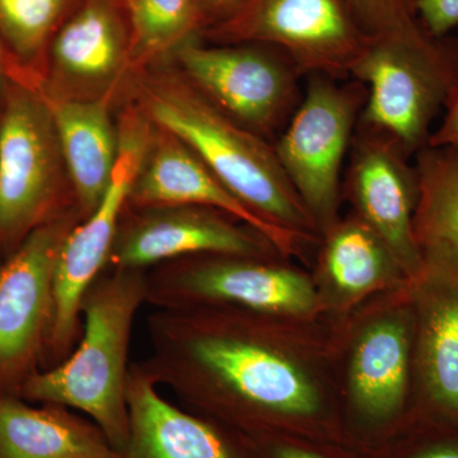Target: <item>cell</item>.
<instances>
[{
    "label": "cell",
    "mask_w": 458,
    "mask_h": 458,
    "mask_svg": "<svg viewBox=\"0 0 458 458\" xmlns=\"http://www.w3.org/2000/svg\"><path fill=\"white\" fill-rule=\"evenodd\" d=\"M131 99L174 135L262 218L309 240L316 229L280 167L273 144L232 122L186 81L170 60L131 77Z\"/></svg>",
    "instance_id": "1"
},
{
    "label": "cell",
    "mask_w": 458,
    "mask_h": 458,
    "mask_svg": "<svg viewBox=\"0 0 458 458\" xmlns=\"http://www.w3.org/2000/svg\"><path fill=\"white\" fill-rule=\"evenodd\" d=\"M146 294L147 270L102 271L84 294L82 333L73 352L62 363L35 373L21 397L80 410L122 452L129 437V349Z\"/></svg>",
    "instance_id": "2"
},
{
    "label": "cell",
    "mask_w": 458,
    "mask_h": 458,
    "mask_svg": "<svg viewBox=\"0 0 458 458\" xmlns=\"http://www.w3.org/2000/svg\"><path fill=\"white\" fill-rule=\"evenodd\" d=\"M351 78L367 90L358 123L414 157L458 86V38L434 36L417 16L409 18L370 36Z\"/></svg>",
    "instance_id": "3"
},
{
    "label": "cell",
    "mask_w": 458,
    "mask_h": 458,
    "mask_svg": "<svg viewBox=\"0 0 458 458\" xmlns=\"http://www.w3.org/2000/svg\"><path fill=\"white\" fill-rule=\"evenodd\" d=\"M74 207L49 104L38 87L12 78L0 116V262Z\"/></svg>",
    "instance_id": "4"
},
{
    "label": "cell",
    "mask_w": 458,
    "mask_h": 458,
    "mask_svg": "<svg viewBox=\"0 0 458 458\" xmlns=\"http://www.w3.org/2000/svg\"><path fill=\"white\" fill-rule=\"evenodd\" d=\"M302 98L273 141L286 180L322 231L337 221L346 159L367 90L358 81L306 77Z\"/></svg>",
    "instance_id": "5"
},
{
    "label": "cell",
    "mask_w": 458,
    "mask_h": 458,
    "mask_svg": "<svg viewBox=\"0 0 458 458\" xmlns=\"http://www.w3.org/2000/svg\"><path fill=\"white\" fill-rule=\"evenodd\" d=\"M116 114L120 148L110 185L98 207L66 237L57 258L53 327L44 369L66 360L80 340L84 294L106 269L120 219L152 134V122L131 99L117 107Z\"/></svg>",
    "instance_id": "6"
},
{
    "label": "cell",
    "mask_w": 458,
    "mask_h": 458,
    "mask_svg": "<svg viewBox=\"0 0 458 458\" xmlns=\"http://www.w3.org/2000/svg\"><path fill=\"white\" fill-rule=\"evenodd\" d=\"M170 62L214 107L270 143L302 98L304 75L270 45L194 38L174 51Z\"/></svg>",
    "instance_id": "7"
},
{
    "label": "cell",
    "mask_w": 458,
    "mask_h": 458,
    "mask_svg": "<svg viewBox=\"0 0 458 458\" xmlns=\"http://www.w3.org/2000/svg\"><path fill=\"white\" fill-rule=\"evenodd\" d=\"M82 221L78 208H72L33 231L0 262V396L21 397L26 382L45 369L57 258Z\"/></svg>",
    "instance_id": "8"
},
{
    "label": "cell",
    "mask_w": 458,
    "mask_h": 458,
    "mask_svg": "<svg viewBox=\"0 0 458 458\" xmlns=\"http://www.w3.org/2000/svg\"><path fill=\"white\" fill-rule=\"evenodd\" d=\"M369 38L352 0H252L201 40L270 45L291 57L304 78L325 74L351 80Z\"/></svg>",
    "instance_id": "9"
},
{
    "label": "cell",
    "mask_w": 458,
    "mask_h": 458,
    "mask_svg": "<svg viewBox=\"0 0 458 458\" xmlns=\"http://www.w3.org/2000/svg\"><path fill=\"white\" fill-rule=\"evenodd\" d=\"M302 274L234 255H198L147 270L146 302L155 309L231 306L250 312L304 313L315 304Z\"/></svg>",
    "instance_id": "10"
},
{
    "label": "cell",
    "mask_w": 458,
    "mask_h": 458,
    "mask_svg": "<svg viewBox=\"0 0 458 458\" xmlns=\"http://www.w3.org/2000/svg\"><path fill=\"white\" fill-rule=\"evenodd\" d=\"M125 0H78L47 50L38 86L47 98L125 101L132 77Z\"/></svg>",
    "instance_id": "11"
},
{
    "label": "cell",
    "mask_w": 458,
    "mask_h": 458,
    "mask_svg": "<svg viewBox=\"0 0 458 458\" xmlns=\"http://www.w3.org/2000/svg\"><path fill=\"white\" fill-rule=\"evenodd\" d=\"M269 251L278 252L260 232L213 208L126 204L106 269L149 270L189 256L261 258Z\"/></svg>",
    "instance_id": "12"
},
{
    "label": "cell",
    "mask_w": 458,
    "mask_h": 458,
    "mask_svg": "<svg viewBox=\"0 0 458 458\" xmlns=\"http://www.w3.org/2000/svg\"><path fill=\"white\" fill-rule=\"evenodd\" d=\"M411 157L393 138L358 123L343 176L357 216L376 232L410 279L423 267L412 228L418 174Z\"/></svg>",
    "instance_id": "13"
},
{
    "label": "cell",
    "mask_w": 458,
    "mask_h": 458,
    "mask_svg": "<svg viewBox=\"0 0 458 458\" xmlns=\"http://www.w3.org/2000/svg\"><path fill=\"white\" fill-rule=\"evenodd\" d=\"M418 426H458V258L424 251L417 278Z\"/></svg>",
    "instance_id": "14"
},
{
    "label": "cell",
    "mask_w": 458,
    "mask_h": 458,
    "mask_svg": "<svg viewBox=\"0 0 458 458\" xmlns=\"http://www.w3.org/2000/svg\"><path fill=\"white\" fill-rule=\"evenodd\" d=\"M128 205L135 208L164 205L213 208L260 232L280 254L297 251L304 241L247 207L216 179L186 144L155 123Z\"/></svg>",
    "instance_id": "15"
},
{
    "label": "cell",
    "mask_w": 458,
    "mask_h": 458,
    "mask_svg": "<svg viewBox=\"0 0 458 458\" xmlns=\"http://www.w3.org/2000/svg\"><path fill=\"white\" fill-rule=\"evenodd\" d=\"M131 363L126 385L129 437L119 458H258L245 434L177 408Z\"/></svg>",
    "instance_id": "16"
},
{
    "label": "cell",
    "mask_w": 458,
    "mask_h": 458,
    "mask_svg": "<svg viewBox=\"0 0 458 458\" xmlns=\"http://www.w3.org/2000/svg\"><path fill=\"white\" fill-rule=\"evenodd\" d=\"M412 327L405 318L377 322L364 331L351 369L354 423L379 436L403 423L411 375Z\"/></svg>",
    "instance_id": "17"
},
{
    "label": "cell",
    "mask_w": 458,
    "mask_h": 458,
    "mask_svg": "<svg viewBox=\"0 0 458 458\" xmlns=\"http://www.w3.org/2000/svg\"><path fill=\"white\" fill-rule=\"evenodd\" d=\"M44 98L53 114L75 204L84 221L104 198L116 165L120 148L117 106L110 99Z\"/></svg>",
    "instance_id": "18"
},
{
    "label": "cell",
    "mask_w": 458,
    "mask_h": 458,
    "mask_svg": "<svg viewBox=\"0 0 458 458\" xmlns=\"http://www.w3.org/2000/svg\"><path fill=\"white\" fill-rule=\"evenodd\" d=\"M0 458H119L101 428L72 409L0 396Z\"/></svg>",
    "instance_id": "19"
},
{
    "label": "cell",
    "mask_w": 458,
    "mask_h": 458,
    "mask_svg": "<svg viewBox=\"0 0 458 458\" xmlns=\"http://www.w3.org/2000/svg\"><path fill=\"white\" fill-rule=\"evenodd\" d=\"M418 201L412 228L421 254L458 258V149L427 146L414 156Z\"/></svg>",
    "instance_id": "20"
},
{
    "label": "cell",
    "mask_w": 458,
    "mask_h": 458,
    "mask_svg": "<svg viewBox=\"0 0 458 458\" xmlns=\"http://www.w3.org/2000/svg\"><path fill=\"white\" fill-rule=\"evenodd\" d=\"M78 0H0V41L12 78L38 87L47 50Z\"/></svg>",
    "instance_id": "21"
},
{
    "label": "cell",
    "mask_w": 458,
    "mask_h": 458,
    "mask_svg": "<svg viewBox=\"0 0 458 458\" xmlns=\"http://www.w3.org/2000/svg\"><path fill=\"white\" fill-rule=\"evenodd\" d=\"M324 232L327 233L325 270L346 293H363L394 276V271H403L384 241L360 216L336 221Z\"/></svg>",
    "instance_id": "22"
},
{
    "label": "cell",
    "mask_w": 458,
    "mask_h": 458,
    "mask_svg": "<svg viewBox=\"0 0 458 458\" xmlns=\"http://www.w3.org/2000/svg\"><path fill=\"white\" fill-rule=\"evenodd\" d=\"M131 18L132 75L168 62L204 32L195 0H125Z\"/></svg>",
    "instance_id": "23"
},
{
    "label": "cell",
    "mask_w": 458,
    "mask_h": 458,
    "mask_svg": "<svg viewBox=\"0 0 458 458\" xmlns=\"http://www.w3.org/2000/svg\"><path fill=\"white\" fill-rule=\"evenodd\" d=\"M391 458H458V426H417Z\"/></svg>",
    "instance_id": "24"
},
{
    "label": "cell",
    "mask_w": 458,
    "mask_h": 458,
    "mask_svg": "<svg viewBox=\"0 0 458 458\" xmlns=\"http://www.w3.org/2000/svg\"><path fill=\"white\" fill-rule=\"evenodd\" d=\"M352 4L369 36L417 16L414 0H352Z\"/></svg>",
    "instance_id": "25"
},
{
    "label": "cell",
    "mask_w": 458,
    "mask_h": 458,
    "mask_svg": "<svg viewBox=\"0 0 458 458\" xmlns=\"http://www.w3.org/2000/svg\"><path fill=\"white\" fill-rule=\"evenodd\" d=\"M258 458H342L298 439L276 433L245 434Z\"/></svg>",
    "instance_id": "26"
},
{
    "label": "cell",
    "mask_w": 458,
    "mask_h": 458,
    "mask_svg": "<svg viewBox=\"0 0 458 458\" xmlns=\"http://www.w3.org/2000/svg\"><path fill=\"white\" fill-rule=\"evenodd\" d=\"M414 11L424 29L438 38L458 27V0H414Z\"/></svg>",
    "instance_id": "27"
},
{
    "label": "cell",
    "mask_w": 458,
    "mask_h": 458,
    "mask_svg": "<svg viewBox=\"0 0 458 458\" xmlns=\"http://www.w3.org/2000/svg\"><path fill=\"white\" fill-rule=\"evenodd\" d=\"M251 2L252 0H195L203 21V35L214 27L221 26L236 17Z\"/></svg>",
    "instance_id": "28"
},
{
    "label": "cell",
    "mask_w": 458,
    "mask_h": 458,
    "mask_svg": "<svg viewBox=\"0 0 458 458\" xmlns=\"http://www.w3.org/2000/svg\"><path fill=\"white\" fill-rule=\"evenodd\" d=\"M428 146L458 149V86L452 90L442 111V122L430 134Z\"/></svg>",
    "instance_id": "29"
},
{
    "label": "cell",
    "mask_w": 458,
    "mask_h": 458,
    "mask_svg": "<svg viewBox=\"0 0 458 458\" xmlns=\"http://www.w3.org/2000/svg\"><path fill=\"white\" fill-rule=\"evenodd\" d=\"M12 83V66L4 47L0 41V116L7 104L9 87Z\"/></svg>",
    "instance_id": "30"
}]
</instances>
